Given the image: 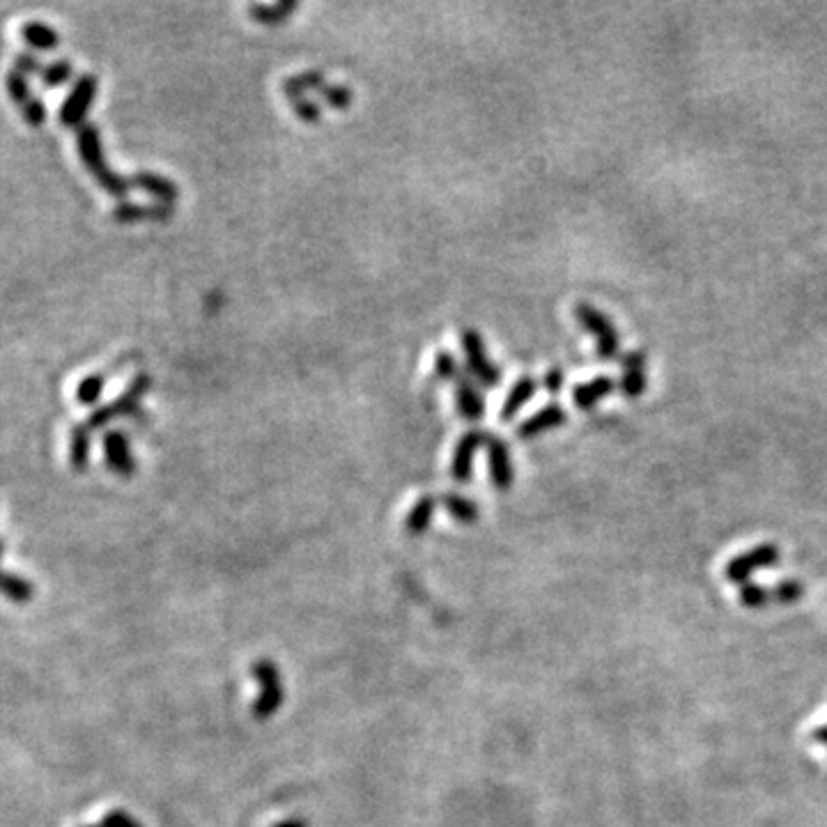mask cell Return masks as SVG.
Wrapping results in <instances>:
<instances>
[{
  "mask_svg": "<svg viewBox=\"0 0 827 827\" xmlns=\"http://www.w3.org/2000/svg\"><path fill=\"white\" fill-rule=\"evenodd\" d=\"M76 145H79V157L83 166L88 168V173L95 177L99 187L106 193H111L115 198H125L131 184L125 177L111 170L104 159V148H102V136H99V129L95 122H88V125H81L76 129Z\"/></svg>",
  "mask_w": 827,
  "mask_h": 827,
  "instance_id": "6da1fadb",
  "label": "cell"
},
{
  "mask_svg": "<svg viewBox=\"0 0 827 827\" xmlns=\"http://www.w3.org/2000/svg\"><path fill=\"white\" fill-rule=\"evenodd\" d=\"M253 678L260 685V694L253 703V715L258 720H269L274 713H278L285 699V687L281 671L269 658H262L253 662Z\"/></svg>",
  "mask_w": 827,
  "mask_h": 827,
  "instance_id": "7a4b0ae2",
  "label": "cell"
},
{
  "mask_svg": "<svg viewBox=\"0 0 827 827\" xmlns=\"http://www.w3.org/2000/svg\"><path fill=\"white\" fill-rule=\"evenodd\" d=\"M150 386H152V377H150V375H145V373L136 375L134 380H131V384L125 389V393L115 398L113 403L92 409V414L88 416V421H85V425H88L90 432H92V430L104 428V425H108V423L115 421V419H120V416L134 414L136 409H138V403H141V398L145 396V393L150 391Z\"/></svg>",
  "mask_w": 827,
  "mask_h": 827,
  "instance_id": "3957f363",
  "label": "cell"
},
{
  "mask_svg": "<svg viewBox=\"0 0 827 827\" xmlns=\"http://www.w3.org/2000/svg\"><path fill=\"white\" fill-rule=\"evenodd\" d=\"M575 318L595 338V345H598V357L600 359H614L618 354V345H621L614 322L609 320L607 315L600 311V308H595L591 304H584V301H582V304L575 306Z\"/></svg>",
  "mask_w": 827,
  "mask_h": 827,
  "instance_id": "277c9868",
  "label": "cell"
},
{
  "mask_svg": "<svg viewBox=\"0 0 827 827\" xmlns=\"http://www.w3.org/2000/svg\"><path fill=\"white\" fill-rule=\"evenodd\" d=\"M462 347H465L467 366L471 373L478 377V382L485 386H499L504 375H501V368L497 363H492L488 359L483 336L478 334L476 329H465L462 331Z\"/></svg>",
  "mask_w": 827,
  "mask_h": 827,
  "instance_id": "5b68a950",
  "label": "cell"
},
{
  "mask_svg": "<svg viewBox=\"0 0 827 827\" xmlns=\"http://www.w3.org/2000/svg\"><path fill=\"white\" fill-rule=\"evenodd\" d=\"M97 88L99 83L95 74H83L76 79L72 92H69L63 108H60V122H63L65 127H81L90 104L95 102Z\"/></svg>",
  "mask_w": 827,
  "mask_h": 827,
  "instance_id": "8992f818",
  "label": "cell"
},
{
  "mask_svg": "<svg viewBox=\"0 0 827 827\" xmlns=\"http://www.w3.org/2000/svg\"><path fill=\"white\" fill-rule=\"evenodd\" d=\"M483 446L488 448V462H490V481L497 490H508L510 485H513V462H510V453H508V446L504 444V439L501 437H494L485 432V442Z\"/></svg>",
  "mask_w": 827,
  "mask_h": 827,
  "instance_id": "52a82bcc",
  "label": "cell"
},
{
  "mask_svg": "<svg viewBox=\"0 0 827 827\" xmlns=\"http://www.w3.org/2000/svg\"><path fill=\"white\" fill-rule=\"evenodd\" d=\"M104 455H106V465L115 474L122 476V478H129L134 476L136 471V460H134V453H131V446H129V439L125 432L120 430H111L104 435Z\"/></svg>",
  "mask_w": 827,
  "mask_h": 827,
  "instance_id": "ba28073f",
  "label": "cell"
},
{
  "mask_svg": "<svg viewBox=\"0 0 827 827\" xmlns=\"http://www.w3.org/2000/svg\"><path fill=\"white\" fill-rule=\"evenodd\" d=\"M483 442H485V432L471 430L460 439L458 446H455L453 465H451V474H453L455 483L471 481V471H474V455L478 448L483 446Z\"/></svg>",
  "mask_w": 827,
  "mask_h": 827,
  "instance_id": "9c48e42d",
  "label": "cell"
},
{
  "mask_svg": "<svg viewBox=\"0 0 827 827\" xmlns=\"http://www.w3.org/2000/svg\"><path fill=\"white\" fill-rule=\"evenodd\" d=\"M129 184L131 187L150 193V196L161 200L164 205H173L175 200L180 198V187H177L173 180H168V177L164 175L150 173V170H138L136 175L129 177Z\"/></svg>",
  "mask_w": 827,
  "mask_h": 827,
  "instance_id": "30bf717a",
  "label": "cell"
},
{
  "mask_svg": "<svg viewBox=\"0 0 827 827\" xmlns=\"http://www.w3.org/2000/svg\"><path fill=\"white\" fill-rule=\"evenodd\" d=\"M646 352L644 350H632L625 354L623 359V380H621V391L623 396L628 398H639L641 393L646 391Z\"/></svg>",
  "mask_w": 827,
  "mask_h": 827,
  "instance_id": "8fae6325",
  "label": "cell"
},
{
  "mask_svg": "<svg viewBox=\"0 0 827 827\" xmlns=\"http://www.w3.org/2000/svg\"><path fill=\"white\" fill-rule=\"evenodd\" d=\"M455 403H458V412L465 416L467 421H478L485 416V398L483 393L469 382L467 375L458 373L455 377Z\"/></svg>",
  "mask_w": 827,
  "mask_h": 827,
  "instance_id": "7c38bea8",
  "label": "cell"
},
{
  "mask_svg": "<svg viewBox=\"0 0 827 827\" xmlns=\"http://www.w3.org/2000/svg\"><path fill=\"white\" fill-rule=\"evenodd\" d=\"M175 214L173 205L152 203V205H138V203H120L113 210V219L118 223H138V221H168Z\"/></svg>",
  "mask_w": 827,
  "mask_h": 827,
  "instance_id": "4fadbf2b",
  "label": "cell"
},
{
  "mask_svg": "<svg viewBox=\"0 0 827 827\" xmlns=\"http://www.w3.org/2000/svg\"><path fill=\"white\" fill-rule=\"evenodd\" d=\"M563 423H566V412H563L559 405H545L540 412H536L533 416H529L527 421L520 423L517 435H520L522 439H531V437L543 435V432L547 430L561 428Z\"/></svg>",
  "mask_w": 827,
  "mask_h": 827,
  "instance_id": "5bb4252c",
  "label": "cell"
},
{
  "mask_svg": "<svg viewBox=\"0 0 827 827\" xmlns=\"http://www.w3.org/2000/svg\"><path fill=\"white\" fill-rule=\"evenodd\" d=\"M614 389H616V380H612V377H595V380L591 382H582L575 386L573 400L582 412H586V409H593L595 405H598L602 398L612 396Z\"/></svg>",
  "mask_w": 827,
  "mask_h": 827,
  "instance_id": "9a60e30c",
  "label": "cell"
},
{
  "mask_svg": "<svg viewBox=\"0 0 827 827\" xmlns=\"http://www.w3.org/2000/svg\"><path fill=\"white\" fill-rule=\"evenodd\" d=\"M90 428L85 423L74 425L69 432V467L74 471H85L90 462Z\"/></svg>",
  "mask_w": 827,
  "mask_h": 827,
  "instance_id": "2e32d148",
  "label": "cell"
},
{
  "mask_svg": "<svg viewBox=\"0 0 827 827\" xmlns=\"http://www.w3.org/2000/svg\"><path fill=\"white\" fill-rule=\"evenodd\" d=\"M21 37L35 51H51L60 44V33L42 21H28L21 26Z\"/></svg>",
  "mask_w": 827,
  "mask_h": 827,
  "instance_id": "e0dca14e",
  "label": "cell"
},
{
  "mask_svg": "<svg viewBox=\"0 0 827 827\" xmlns=\"http://www.w3.org/2000/svg\"><path fill=\"white\" fill-rule=\"evenodd\" d=\"M536 391H538V382L533 380V377H522V380H517L513 384V389H510L508 393L504 407H501V419L504 421L515 419V414L520 412V409L527 405L533 396H536Z\"/></svg>",
  "mask_w": 827,
  "mask_h": 827,
  "instance_id": "ac0fdd59",
  "label": "cell"
},
{
  "mask_svg": "<svg viewBox=\"0 0 827 827\" xmlns=\"http://www.w3.org/2000/svg\"><path fill=\"white\" fill-rule=\"evenodd\" d=\"M299 10L297 0H283V3L274 5H251L249 12L251 17L258 23H265V26H281L290 19L292 12Z\"/></svg>",
  "mask_w": 827,
  "mask_h": 827,
  "instance_id": "d6986e66",
  "label": "cell"
},
{
  "mask_svg": "<svg viewBox=\"0 0 827 827\" xmlns=\"http://www.w3.org/2000/svg\"><path fill=\"white\" fill-rule=\"evenodd\" d=\"M0 595L12 602H19V605H26V602L35 598V586L26 577L0 570Z\"/></svg>",
  "mask_w": 827,
  "mask_h": 827,
  "instance_id": "ffe728a7",
  "label": "cell"
},
{
  "mask_svg": "<svg viewBox=\"0 0 827 827\" xmlns=\"http://www.w3.org/2000/svg\"><path fill=\"white\" fill-rule=\"evenodd\" d=\"M324 83L327 81H324V74L320 72V69H308V72H301L297 76L285 79L283 92H285V97L292 102V99L304 97V92H311V90L318 92Z\"/></svg>",
  "mask_w": 827,
  "mask_h": 827,
  "instance_id": "44dd1931",
  "label": "cell"
},
{
  "mask_svg": "<svg viewBox=\"0 0 827 827\" xmlns=\"http://www.w3.org/2000/svg\"><path fill=\"white\" fill-rule=\"evenodd\" d=\"M435 506H437V501L425 494V497H421L419 501H416L414 508L409 510L405 527H407L409 533H412V536H421V533L428 531L430 522H432V515H435Z\"/></svg>",
  "mask_w": 827,
  "mask_h": 827,
  "instance_id": "7402d4cb",
  "label": "cell"
},
{
  "mask_svg": "<svg viewBox=\"0 0 827 827\" xmlns=\"http://www.w3.org/2000/svg\"><path fill=\"white\" fill-rule=\"evenodd\" d=\"M442 504L446 506L448 513H451L453 520L460 524H474L478 520V515H481V510H478L474 501L455 492H446L442 497Z\"/></svg>",
  "mask_w": 827,
  "mask_h": 827,
  "instance_id": "603a6c76",
  "label": "cell"
},
{
  "mask_svg": "<svg viewBox=\"0 0 827 827\" xmlns=\"http://www.w3.org/2000/svg\"><path fill=\"white\" fill-rule=\"evenodd\" d=\"M5 88H7V92H10L12 102L19 106V111H23V108H26L35 99L33 92H30L28 79L21 72H17V69H10V72H7Z\"/></svg>",
  "mask_w": 827,
  "mask_h": 827,
  "instance_id": "cb8c5ba5",
  "label": "cell"
},
{
  "mask_svg": "<svg viewBox=\"0 0 827 827\" xmlns=\"http://www.w3.org/2000/svg\"><path fill=\"white\" fill-rule=\"evenodd\" d=\"M104 386H106V375L102 373L88 375L85 380H81L79 389H76V400H79L83 407L97 405V400L102 398V393H104Z\"/></svg>",
  "mask_w": 827,
  "mask_h": 827,
  "instance_id": "d4e9b609",
  "label": "cell"
},
{
  "mask_svg": "<svg viewBox=\"0 0 827 827\" xmlns=\"http://www.w3.org/2000/svg\"><path fill=\"white\" fill-rule=\"evenodd\" d=\"M74 76V67L69 60H56V63L46 65L44 72H42V83L46 88H60V85H65L69 79Z\"/></svg>",
  "mask_w": 827,
  "mask_h": 827,
  "instance_id": "484cf974",
  "label": "cell"
},
{
  "mask_svg": "<svg viewBox=\"0 0 827 827\" xmlns=\"http://www.w3.org/2000/svg\"><path fill=\"white\" fill-rule=\"evenodd\" d=\"M318 92L324 99H327L331 106L338 108V111H343V108H347L354 102V92L350 88H345V85L324 83Z\"/></svg>",
  "mask_w": 827,
  "mask_h": 827,
  "instance_id": "4316f807",
  "label": "cell"
},
{
  "mask_svg": "<svg viewBox=\"0 0 827 827\" xmlns=\"http://www.w3.org/2000/svg\"><path fill=\"white\" fill-rule=\"evenodd\" d=\"M435 373H437V377L439 380H455V377H458V373H460V368H458V361H455V357L451 352H439L437 357H435Z\"/></svg>",
  "mask_w": 827,
  "mask_h": 827,
  "instance_id": "83f0119b",
  "label": "cell"
},
{
  "mask_svg": "<svg viewBox=\"0 0 827 827\" xmlns=\"http://www.w3.org/2000/svg\"><path fill=\"white\" fill-rule=\"evenodd\" d=\"M290 104H292V111H295L304 122H320V118H322L320 104H315L313 99L297 97V99H292Z\"/></svg>",
  "mask_w": 827,
  "mask_h": 827,
  "instance_id": "f1b7e54d",
  "label": "cell"
},
{
  "mask_svg": "<svg viewBox=\"0 0 827 827\" xmlns=\"http://www.w3.org/2000/svg\"><path fill=\"white\" fill-rule=\"evenodd\" d=\"M14 69L21 72L23 76L28 74H40L44 72V65L40 63V58L35 56V53H19L17 58H14Z\"/></svg>",
  "mask_w": 827,
  "mask_h": 827,
  "instance_id": "f546056e",
  "label": "cell"
},
{
  "mask_svg": "<svg viewBox=\"0 0 827 827\" xmlns=\"http://www.w3.org/2000/svg\"><path fill=\"white\" fill-rule=\"evenodd\" d=\"M99 825H102V827H143L141 823L136 821L134 816L127 814V811H120V809L108 811V814L102 818V823H99Z\"/></svg>",
  "mask_w": 827,
  "mask_h": 827,
  "instance_id": "4dcf8cb0",
  "label": "cell"
},
{
  "mask_svg": "<svg viewBox=\"0 0 827 827\" xmlns=\"http://www.w3.org/2000/svg\"><path fill=\"white\" fill-rule=\"evenodd\" d=\"M561 386H563V370H561V368H552L550 373L545 375V389H547V393H552V396H556V393L561 391Z\"/></svg>",
  "mask_w": 827,
  "mask_h": 827,
  "instance_id": "1f68e13d",
  "label": "cell"
},
{
  "mask_svg": "<svg viewBox=\"0 0 827 827\" xmlns=\"http://www.w3.org/2000/svg\"><path fill=\"white\" fill-rule=\"evenodd\" d=\"M274 827H308V823L301 821V818H288V821L278 823V825H274Z\"/></svg>",
  "mask_w": 827,
  "mask_h": 827,
  "instance_id": "d6a6232c",
  "label": "cell"
},
{
  "mask_svg": "<svg viewBox=\"0 0 827 827\" xmlns=\"http://www.w3.org/2000/svg\"><path fill=\"white\" fill-rule=\"evenodd\" d=\"M3 554H5V543L0 540V559H3Z\"/></svg>",
  "mask_w": 827,
  "mask_h": 827,
  "instance_id": "836d02e7",
  "label": "cell"
},
{
  "mask_svg": "<svg viewBox=\"0 0 827 827\" xmlns=\"http://www.w3.org/2000/svg\"><path fill=\"white\" fill-rule=\"evenodd\" d=\"M83 827H102V825H83Z\"/></svg>",
  "mask_w": 827,
  "mask_h": 827,
  "instance_id": "e575fe53",
  "label": "cell"
}]
</instances>
